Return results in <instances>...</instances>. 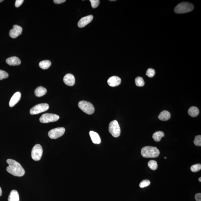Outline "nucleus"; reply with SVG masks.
I'll return each mask as SVG.
<instances>
[{"label":"nucleus","instance_id":"obj_1","mask_svg":"<svg viewBox=\"0 0 201 201\" xmlns=\"http://www.w3.org/2000/svg\"><path fill=\"white\" fill-rule=\"evenodd\" d=\"M6 162L9 164L8 166L6 168L8 172L15 176H23L25 173V170L19 163L10 159L7 160Z\"/></svg>","mask_w":201,"mask_h":201},{"label":"nucleus","instance_id":"obj_2","mask_svg":"<svg viewBox=\"0 0 201 201\" xmlns=\"http://www.w3.org/2000/svg\"><path fill=\"white\" fill-rule=\"evenodd\" d=\"M141 154L144 158H157L160 155V152L156 147L146 146L141 149Z\"/></svg>","mask_w":201,"mask_h":201},{"label":"nucleus","instance_id":"obj_3","mask_svg":"<svg viewBox=\"0 0 201 201\" xmlns=\"http://www.w3.org/2000/svg\"><path fill=\"white\" fill-rule=\"evenodd\" d=\"M194 9V6L192 4L183 2L179 4L175 7L174 11L178 13H184L191 12Z\"/></svg>","mask_w":201,"mask_h":201},{"label":"nucleus","instance_id":"obj_4","mask_svg":"<svg viewBox=\"0 0 201 201\" xmlns=\"http://www.w3.org/2000/svg\"><path fill=\"white\" fill-rule=\"evenodd\" d=\"M78 106L82 111L88 114H92L95 111V109L92 104L87 101H81L78 103Z\"/></svg>","mask_w":201,"mask_h":201},{"label":"nucleus","instance_id":"obj_5","mask_svg":"<svg viewBox=\"0 0 201 201\" xmlns=\"http://www.w3.org/2000/svg\"><path fill=\"white\" fill-rule=\"evenodd\" d=\"M109 131L113 137H117L120 134L121 130L117 121L114 120L109 124Z\"/></svg>","mask_w":201,"mask_h":201},{"label":"nucleus","instance_id":"obj_6","mask_svg":"<svg viewBox=\"0 0 201 201\" xmlns=\"http://www.w3.org/2000/svg\"><path fill=\"white\" fill-rule=\"evenodd\" d=\"M43 153V148L41 145L39 144H36L32 150L31 156L34 160L39 161L41 160Z\"/></svg>","mask_w":201,"mask_h":201},{"label":"nucleus","instance_id":"obj_7","mask_svg":"<svg viewBox=\"0 0 201 201\" xmlns=\"http://www.w3.org/2000/svg\"><path fill=\"white\" fill-rule=\"evenodd\" d=\"M49 106L48 104L42 103L33 106L31 109L30 113L32 115H36L46 111L49 109Z\"/></svg>","mask_w":201,"mask_h":201},{"label":"nucleus","instance_id":"obj_8","mask_svg":"<svg viewBox=\"0 0 201 201\" xmlns=\"http://www.w3.org/2000/svg\"><path fill=\"white\" fill-rule=\"evenodd\" d=\"M59 119V116L57 115L46 113L42 115L40 118V121L42 123L55 122Z\"/></svg>","mask_w":201,"mask_h":201},{"label":"nucleus","instance_id":"obj_9","mask_svg":"<svg viewBox=\"0 0 201 201\" xmlns=\"http://www.w3.org/2000/svg\"><path fill=\"white\" fill-rule=\"evenodd\" d=\"M65 132L64 127H58L53 129L48 133V136L50 138L56 139L62 136Z\"/></svg>","mask_w":201,"mask_h":201},{"label":"nucleus","instance_id":"obj_10","mask_svg":"<svg viewBox=\"0 0 201 201\" xmlns=\"http://www.w3.org/2000/svg\"><path fill=\"white\" fill-rule=\"evenodd\" d=\"M13 28L11 29L9 32V36L12 38L15 39L21 35L22 32V28L21 26L17 25L13 26Z\"/></svg>","mask_w":201,"mask_h":201},{"label":"nucleus","instance_id":"obj_11","mask_svg":"<svg viewBox=\"0 0 201 201\" xmlns=\"http://www.w3.org/2000/svg\"><path fill=\"white\" fill-rule=\"evenodd\" d=\"M93 16L92 15H89L82 18L78 22V26L79 28L84 27L88 24L90 23L92 21Z\"/></svg>","mask_w":201,"mask_h":201},{"label":"nucleus","instance_id":"obj_12","mask_svg":"<svg viewBox=\"0 0 201 201\" xmlns=\"http://www.w3.org/2000/svg\"><path fill=\"white\" fill-rule=\"evenodd\" d=\"M63 81L65 84L69 86H72L75 84V77L72 74H69L65 75L63 78Z\"/></svg>","mask_w":201,"mask_h":201},{"label":"nucleus","instance_id":"obj_13","mask_svg":"<svg viewBox=\"0 0 201 201\" xmlns=\"http://www.w3.org/2000/svg\"><path fill=\"white\" fill-rule=\"evenodd\" d=\"M109 85L111 87H116L119 85L121 82L120 78L117 76H113L109 78L107 81Z\"/></svg>","mask_w":201,"mask_h":201},{"label":"nucleus","instance_id":"obj_14","mask_svg":"<svg viewBox=\"0 0 201 201\" xmlns=\"http://www.w3.org/2000/svg\"><path fill=\"white\" fill-rule=\"evenodd\" d=\"M21 94L20 92L15 93L9 102V106L11 107H13L19 102L21 98Z\"/></svg>","mask_w":201,"mask_h":201},{"label":"nucleus","instance_id":"obj_15","mask_svg":"<svg viewBox=\"0 0 201 201\" xmlns=\"http://www.w3.org/2000/svg\"><path fill=\"white\" fill-rule=\"evenodd\" d=\"M6 62L10 66H17L21 64V61L18 57L16 56H13L7 59Z\"/></svg>","mask_w":201,"mask_h":201},{"label":"nucleus","instance_id":"obj_16","mask_svg":"<svg viewBox=\"0 0 201 201\" xmlns=\"http://www.w3.org/2000/svg\"><path fill=\"white\" fill-rule=\"evenodd\" d=\"M89 133H90L92 141L94 144H100L101 142L100 137L97 133L93 131H91Z\"/></svg>","mask_w":201,"mask_h":201},{"label":"nucleus","instance_id":"obj_17","mask_svg":"<svg viewBox=\"0 0 201 201\" xmlns=\"http://www.w3.org/2000/svg\"><path fill=\"white\" fill-rule=\"evenodd\" d=\"M8 201H19V195L17 190H13L10 192Z\"/></svg>","mask_w":201,"mask_h":201},{"label":"nucleus","instance_id":"obj_18","mask_svg":"<svg viewBox=\"0 0 201 201\" xmlns=\"http://www.w3.org/2000/svg\"><path fill=\"white\" fill-rule=\"evenodd\" d=\"M158 117L160 120L166 121L168 120L170 118L171 114L167 111L164 110L160 113Z\"/></svg>","mask_w":201,"mask_h":201},{"label":"nucleus","instance_id":"obj_19","mask_svg":"<svg viewBox=\"0 0 201 201\" xmlns=\"http://www.w3.org/2000/svg\"><path fill=\"white\" fill-rule=\"evenodd\" d=\"M47 92L46 89L42 87H39L35 90V95L37 97H41L45 95Z\"/></svg>","mask_w":201,"mask_h":201},{"label":"nucleus","instance_id":"obj_20","mask_svg":"<svg viewBox=\"0 0 201 201\" xmlns=\"http://www.w3.org/2000/svg\"><path fill=\"white\" fill-rule=\"evenodd\" d=\"M188 112L189 115L191 117H195L199 114V110L196 106H193L189 109Z\"/></svg>","mask_w":201,"mask_h":201},{"label":"nucleus","instance_id":"obj_21","mask_svg":"<svg viewBox=\"0 0 201 201\" xmlns=\"http://www.w3.org/2000/svg\"><path fill=\"white\" fill-rule=\"evenodd\" d=\"M165 135L164 132L162 131H158L153 133L152 137L155 141H160L162 137Z\"/></svg>","mask_w":201,"mask_h":201},{"label":"nucleus","instance_id":"obj_22","mask_svg":"<svg viewBox=\"0 0 201 201\" xmlns=\"http://www.w3.org/2000/svg\"><path fill=\"white\" fill-rule=\"evenodd\" d=\"M52 64L51 62L49 60H45L42 61L39 63V67L43 69H48Z\"/></svg>","mask_w":201,"mask_h":201},{"label":"nucleus","instance_id":"obj_23","mask_svg":"<svg viewBox=\"0 0 201 201\" xmlns=\"http://www.w3.org/2000/svg\"><path fill=\"white\" fill-rule=\"evenodd\" d=\"M149 168L152 170H155L158 168L157 162L154 160H151L148 163Z\"/></svg>","mask_w":201,"mask_h":201},{"label":"nucleus","instance_id":"obj_24","mask_svg":"<svg viewBox=\"0 0 201 201\" xmlns=\"http://www.w3.org/2000/svg\"><path fill=\"white\" fill-rule=\"evenodd\" d=\"M136 84V86H138V87H143L145 85V82L144 79L142 77H137L135 79Z\"/></svg>","mask_w":201,"mask_h":201},{"label":"nucleus","instance_id":"obj_25","mask_svg":"<svg viewBox=\"0 0 201 201\" xmlns=\"http://www.w3.org/2000/svg\"><path fill=\"white\" fill-rule=\"evenodd\" d=\"M190 169L193 172H197V171L200 170L201 169V165L200 164L194 165L191 167Z\"/></svg>","mask_w":201,"mask_h":201},{"label":"nucleus","instance_id":"obj_26","mask_svg":"<svg viewBox=\"0 0 201 201\" xmlns=\"http://www.w3.org/2000/svg\"><path fill=\"white\" fill-rule=\"evenodd\" d=\"M150 184L151 182L149 180L145 179L141 182V183H140L139 186L141 188H145V187H148Z\"/></svg>","mask_w":201,"mask_h":201},{"label":"nucleus","instance_id":"obj_27","mask_svg":"<svg viewBox=\"0 0 201 201\" xmlns=\"http://www.w3.org/2000/svg\"><path fill=\"white\" fill-rule=\"evenodd\" d=\"M155 74V71L153 69L150 68L146 71V75L149 78L153 77Z\"/></svg>","mask_w":201,"mask_h":201},{"label":"nucleus","instance_id":"obj_28","mask_svg":"<svg viewBox=\"0 0 201 201\" xmlns=\"http://www.w3.org/2000/svg\"><path fill=\"white\" fill-rule=\"evenodd\" d=\"M194 144L197 146H201V136L198 135L195 136L194 141Z\"/></svg>","mask_w":201,"mask_h":201},{"label":"nucleus","instance_id":"obj_29","mask_svg":"<svg viewBox=\"0 0 201 201\" xmlns=\"http://www.w3.org/2000/svg\"><path fill=\"white\" fill-rule=\"evenodd\" d=\"M9 75L5 71L0 70V80H2L4 79H6L8 77Z\"/></svg>","mask_w":201,"mask_h":201},{"label":"nucleus","instance_id":"obj_30","mask_svg":"<svg viewBox=\"0 0 201 201\" xmlns=\"http://www.w3.org/2000/svg\"><path fill=\"white\" fill-rule=\"evenodd\" d=\"M91 2V6L94 8L97 7L100 2L99 0H90Z\"/></svg>","mask_w":201,"mask_h":201},{"label":"nucleus","instance_id":"obj_31","mask_svg":"<svg viewBox=\"0 0 201 201\" xmlns=\"http://www.w3.org/2000/svg\"><path fill=\"white\" fill-rule=\"evenodd\" d=\"M24 2V0H17L15 3V6L16 7L18 8Z\"/></svg>","mask_w":201,"mask_h":201},{"label":"nucleus","instance_id":"obj_32","mask_svg":"<svg viewBox=\"0 0 201 201\" xmlns=\"http://www.w3.org/2000/svg\"><path fill=\"white\" fill-rule=\"evenodd\" d=\"M195 198L196 201H201V193H198L195 195Z\"/></svg>","mask_w":201,"mask_h":201},{"label":"nucleus","instance_id":"obj_33","mask_svg":"<svg viewBox=\"0 0 201 201\" xmlns=\"http://www.w3.org/2000/svg\"><path fill=\"white\" fill-rule=\"evenodd\" d=\"M66 0H54L53 2L56 4H60L66 2Z\"/></svg>","mask_w":201,"mask_h":201},{"label":"nucleus","instance_id":"obj_34","mask_svg":"<svg viewBox=\"0 0 201 201\" xmlns=\"http://www.w3.org/2000/svg\"><path fill=\"white\" fill-rule=\"evenodd\" d=\"M2 195V190L1 187H0V196H1Z\"/></svg>","mask_w":201,"mask_h":201},{"label":"nucleus","instance_id":"obj_35","mask_svg":"<svg viewBox=\"0 0 201 201\" xmlns=\"http://www.w3.org/2000/svg\"><path fill=\"white\" fill-rule=\"evenodd\" d=\"M199 181L200 182H201V177L199 178Z\"/></svg>","mask_w":201,"mask_h":201},{"label":"nucleus","instance_id":"obj_36","mask_svg":"<svg viewBox=\"0 0 201 201\" xmlns=\"http://www.w3.org/2000/svg\"><path fill=\"white\" fill-rule=\"evenodd\" d=\"M4 1V0H0V3Z\"/></svg>","mask_w":201,"mask_h":201},{"label":"nucleus","instance_id":"obj_37","mask_svg":"<svg viewBox=\"0 0 201 201\" xmlns=\"http://www.w3.org/2000/svg\"><path fill=\"white\" fill-rule=\"evenodd\" d=\"M164 158L165 159H167V157H165Z\"/></svg>","mask_w":201,"mask_h":201}]
</instances>
